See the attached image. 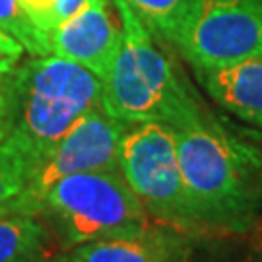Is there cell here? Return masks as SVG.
<instances>
[{
	"label": "cell",
	"instance_id": "2e32d148",
	"mask_svg": "<svg viewBox=\"0 0 262 262\" xmlns=\"http://www.w3.org/2000/svg\"><path fill=\"white\" fill-rule=\"evenodd\" d=\"M85 2L88 0H19V6L33 21V26L49 39V33L64 19L74 16Z\"/></svg>",
	"mask_w": 262,
	"mask_h": 262
},
{
	"label": "cell",
	"instance_id": "277c9868",
	"mask_svg": "<svg viewBox=\"0 0 262 262\" xmlns=\"http://www.w3.org/2000/svg\"><path fill=\"white\" fill-rule=\"evenodd\" d=\"M119 173L154 222L187 237H198L187 208L175 126L165 122L128 124L121 140Z\"/></svg>",
	"mask_w": 262,
	"mask_h": 262
},
{
	"label": "cell",
	"instance_id": "52a82bcc",
	"mask_svg": "<svg viewBox=\"0 0 262 262\" xmlns=\"http://www.w3.org/2000/svg\"><path fill=\"white\" fill-rule=\"evenodd\" d=\"M113 4L117 6L121 18L122 39L130 49L142 78L165 105L169 124L179 130L202 121L210 111L192 92V88L181 78L173 62L156 45L151 31L144 26L138 14L126 0H113Z\"/></svg>",
	"mask_w": 262,
	"mask_h": 262
},
{
	"label": "cell",
	"instance_id": "6da1fadb",
	"mask_svg": "<svg viewBox=\"0 0 262 262\" xmlns=\"http://www.w3.org/2000/svg\"><path fill=\"white\" fill-rule=\"evenodd\" d=\"M179 167L196 235H241L262 217V130L214 113L177 130Z\"/></svg>",
	"mask_w": 262,
	"mask_h": 262
},
{
	"label": "cell",
	"instance_id": "5b68a950",
	"mask_svg": "<svg viewBox=\"0 0 262 262\" xmlns=\"http://www.w3.org/2000/svg\"><path fill=\"white\" fill-rule=\"evenodd\" d=\"M177 49L192 68L262 56V0H196Z\"/></svg>",
	"mask_w": 262,
	"mask_h": 262
},
{
	"label": "cell",
	"instance_id": "8992f818",
	"mask_svg": "<svg viewBox=\"0 0 262 262\" xmlns=\"http://www.w3.org/2000/svg\"><path fill=\"white\" fill-rule=\"evenodd\" d=\"M126 128L128 122L111 117L103 105L80 117L58 140L31 181L28 194L29 215L37 214L41 196L58 179L92 171H119L121 140Z\"/></svg>",
	"mask_w": 262,
	"mask_h": 262
},
{
	"label": "cell",
	"instance_id": "8fae6325",
	"mask_svg": "<svg viewBox=\"0 0 262 262\" xmlns=\"http://www.w3.org/2000/svg\"><path fill=\"white\" fill-rule=\"evenodd\" d=\"M194 74L222 109L262 130V56L215 68H194Z\"/></svg>",
	"mask_w": 262,
	"mask_h": 262
},
{
	"label": "cell",
	"instance_id": "4fadbf2b",
	"mask_svg": "<svg viewBox=\"0 0 262 262\" xmlns=\"http://www.w3.org/2000/svg\"><path fill=\"white\" fill-rule=\"evenodd\" d=\"M33 167L14 140H0V214H28Z\"/></svg>",
	"mask_w": 262,
	"mask_h": 262
},
{
	"label": "cell",
	"instance_id": "e0dca14e",
	"mask_svg": "<svg viewBox=\"0 0 262 262\" xmlns=\"http://www.w3.org/2000/svg\"><path fill=\"white\" fill-rule=\"evenodd\" d=\"M14 68L0 78V140H4L14 126V115H16Z\"/></svg>",
	"mask_w": 262,
	"mask_h": 262
},
{
	"label": "cell",
	"instance_id": "30bf717a",
	"mask_svg": "<svg viewBox=\"0 0 262 262\" xmlns=\"http://www.w3.org/2000/svg\"><path fill=\"white\" fill-rule=\"evenodd\" d=\"M103 84V109L111 117L122 122H165L169 115L165 105L150 90L146 80L136 68L134 56L122 39L121 47L113 58L111 68L107 70Z\"/></svg>",
	"mask_w": 262,
	"mask_h": 262
},
{
	"label": "cell",
	"instance_id": "d6986e66",
	"mask_svg": "<svg viewBox=\"0 0 262 262\" xmlns=\"http://www.w3.org/2000/svg\"><path fill=\"white\" fill-rule=\"evenodd\" d=\"M35 262H76L74 256L68 253V251H60V253H51L43 254L41 258H37Z\"/></svg>",
	"mask_w": 262,
	"mask_h": 262
},
{
	"label": "cell",
	"instance_id": "44dd1931",
	"mask_svg": "<svg viewBox=\"0 0 262 262\" xmlns=\"http://www.w3.org/2000/svg\"><path fill=\"white\" fill-rule=\"evenodd\" d=\"M2 58H14V56H8L4 51H0V60H2Z\"/></svg>",
	"mask_w": 262,
	"mask_h": 262
},
{
	"label": "cell",
	"instance_id": "ac0fdd59",
	"mask_svg": "<svg viewBox=\"0 0 262 262\" xmlns=\"http://www.w3.org/2000/svg\"><path fill=\"white\" fill-rule=\"evenodd\" d=\"M0 51H4L6 55L14 56V58H19V56L24 55V47L12 35H8L2 28H0Z\"/></svg>",
	"mask_w": 262,
	"mask_h": 262
},
{
	"label": "cell",
	"instance_id": "ffe728a7",
	"mask_svg": "<svg viewBox=\"0 0 262 262\" xmlns=\"http://www.w3.org/2000/svg\"><path fill=\"white\" fill-rule=\"evenodd\" d=\"M16 62H18V58H2L0 60V78L6 74V72H10L16 66Z\"/></svg>",
	"mask_w": 262,
	"mask_h": 262
},
{
	"label": "cell",
	"instance_id": "ba28073f",
	"mask_svg": "<svg viewBox=\"0 0 262 262\" xmlns=\"http://www.w3.org/2000/svg\"><path fill=\"white\" fill-rule=\"evenodd\" d=\"M122 43V29L107 0H88L49 33L51 55L82 64L103 80Z\"/></svg>",
	"mask_w": 262,
	"mask_h": 262
},
{
	"label": "cell",
	"instance_id": "9c48e42d",
	"mask_svg": "<svg viewBox=\"0 0 262 262\" xmlns=\"http://www.w3.org/2000/svg\"><path fill=\"white\" fill-rule=\"evenodd\" d=\"M188 239L167 225L151 222L138 231L78 245L68 253L76 262H185Z\"/></svg>",
	"mask_w": 262,
	"mask_h": 262
},
{
	"label": "cell",
	"instance_id": "7c38bea8",
	"mask_svg": "<svg viewBox=\"0 0 262 262\" xmlns=\"http://www.w3.org/2000/svg\"><path fill=\"white\" fill-rule=\"evenodd\" d=\"M53 237L39 217L0 214V262H35L49 253Z\"/></svg>",
	"mask_w": 262,
	"mask_h": 262
},
{
	"label": "cell",
	"instance_id": "7a4b0ae2",
	"mask_svg": "<svg viewBox=\"0 0 262 262\" xmlns=\"http://www.w3.org/2000/svg\"><path fill=\"white\" fill-rule=\"evenodd\" d=\"M16 115L8 136L33 167V177L80 117L101 107V78L60 56H31L14 68Z\"/></svg>",
	"mask_w": 262,
	"mask_h": 262
},
{
	"label": "cell",
	"instance_id": "3957f363",
	"mask_svg": "<svg viewBox=\"0 0 262 262\" xmlns=\"http://www.w3.org/2000/svg\"><path fill=\"white\" fill-rule=\"evenodd\" d=\"M60 251L151 224L146 208L119 171H92L58 179L41 196L35 214Z\"/></svg>",
	"mask_w": 262,
	"mask_h": 262
},
{
	"label": "cell",
	"instance_id": "9a60e30c",
	"mask_svg": "<svg viewBox=\"0 0 262 262\" xmlns=\"http://www.w3.org/2000/svg\"><path fill=\"white\" fill-rule=\"evenodd\" d=\"M0 28L16 39L31 56L51 55L47 35L33 26L19 6V0H0Z\"/></svg>",
	"mask_w": 262,
	"mask_h": 262
},
{
	"label": "cell",
	"instance_id": "5bb4252c",
	"mask_svg": "<svg viewBox=\"0 0 262 262\" xmlns=\"http://www.w3.org/2000/svg\"><path fill=\"white\" fill-rule=\"evenodd\" d=\"M144 26L177 47L196 0H126Z\"/></svg>",
	"mask_w": 262,
	"mask_h": 262
}]
</instances>
